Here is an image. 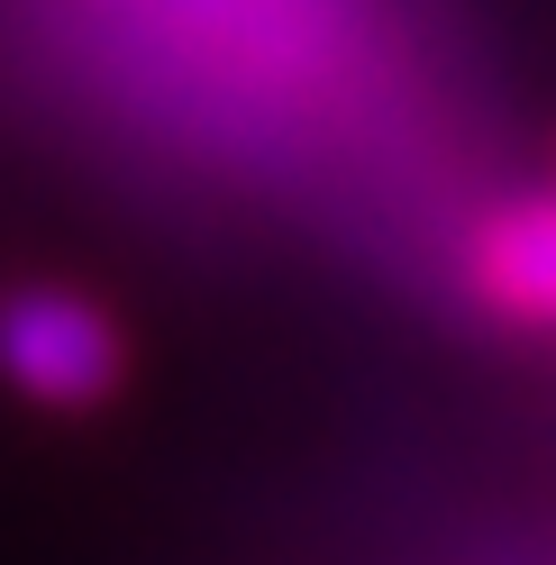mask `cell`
<instances>
[{
  "instance_id": "obj_1",
  "label": "cell",
  "mask_w": 556,
  "mask_h": 565,
  "mask_svg": "<svg viewBox=\"0 0 556 565\" xmlns=\"http://www.w3.org/2000/svg\"><path fill=\"white\" fill-rule=\"evenodd\" d=\"M0 383L38 411H100L128 383V329L110 301L74 282H10L0 292Z\"/></svg>"
},
{
  "instance_id": "obj_2",
  "label": "cell",
  "mask_w": 556,
  "mask_h": 565,
  "mask_svg": "<svg viewBox=\"0 0 556 565\" xmlns=\"http://www.w3.org/2000/svg\"><path fill=\"white\" fill-rule=\"evenodd\" d=\"M457 282H466V301H474L493 329L556 338V183L474 210L466 256H457Z\"/></svg>"
}]
</instances>
